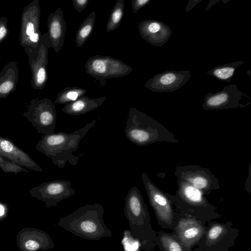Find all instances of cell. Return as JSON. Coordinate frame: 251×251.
<instances>
[{
	"mask_svg": "<svg viewBox=\"0 0 251 251\" xmlns=\"http://www.w3.org/2000/svg\"><path fill=\"white\" fill-rule=\"evenodd\" d=\"M104 207L98 202L78 207L61 218L58 225L74 235L89 240H99L113 236L103 218Z\"/></svg>",
	"mask_w": 251,
	"mask_h": 251,
	"instance_id": "1",
	"label": "cell"
},
{
	"mask_svg": "<svg viewBox=\"0 0 251 251\" xmlns=\"http://www.w3.org/2000/svg\"><path fill=\"white\" fill-rule=\"evenodd\" d=\"M93 120L83 127L70 133L59 131L50 134L43 135L35 149L50 157L53 164L60 168L66 166V163L76 165L79 158L75 156L82 139L96 124Z\"/></svg>",
	"mask_w": 251,
	"mask_h": 251,
	"instance_id": "2",
	"label": "cell"
},
{
	"mask_svg": "<svg viewBox=\"0 0 251 251\" xmlns=\"http://www.w3.org/2000/svg\"><path fill=\"white\" fill-rule=\"evenodd\" d=\"M125 202L124 211L132 236L138 241L141 250L151 251L156 247L157 234L151 225L147 206L135 186L128 191Z\"/></svg>",
	"mask_w": 251,
	"mask_h": 251,
	"instance_id": "3",
	"label": "cell"
},
{
	"mask_svg": "<svg viewBox=\"0 0 251 251\" xmlns=\"http://www.w3.org/2000/svg\"><path fill=\"white\" fill-rule=\"evenodd\" d=\"M239 232L231 222H208L204 234L193 251H228L235 244Z\"/></svg>",
	"mask_w": 251,
	"mask_h": 251,
	"instance_id": "4",
	"label": "cell"
},
{
	"mask_svg": "<svg viewBox=\"0 0 251 251\" xmlns=\"http://www.w3.org/2000/svg\"><path fill=\"white\" fill-rule=\"evenodd\" d=\"M23 116L30 122L39 133H54L57 113L53 102L48 98L32 99Z\"/></svg>",
	"mask_w": 251,
	"mask_h": 251,
	"instance_id": "5",
	"label": "cell"
},
{
	"mask_svg": "<svg viewBox=\"0 0 251 251\" xmlns=\"http://www.w3.org/2000/svg\"><path fill=\"white\" fill-rule=\"evenodd\" d=\"M41 10L38 0L24 7L21 18L19 41L24 50H34L39 45Z\"/></svg>",
	"mask_w": 251,
	"mask_h": 251,
	"instance_id": "6",
	"label": "cell"
},
{
	"mask_svg": "<svg viewBox=\"0 0 251 251\" xmlns=\"http://www.w3.org/2000/svg\"><path fill=\"white\" fill-rule=\"evenodd\" d=\"M84 68L87 74L100 80L126 76L133 70L131 66L121 60L100 55L89 58Z\"/></svg>",
	"mask_w": 251,
	"mask_h": 251,
	"instance_id": "7",
	"label": "cell"
},
{
	"mask_svg": "<svg viewBox=\"0 0 251 251\" xmlns=\"http://www.w3.org/2000/svg\"><path fill=\"white\" fill-rule=\"evenodd\" d=\"M50 48L47 32L42 35L38 47L34 50H24L28 58L31 73V87L35 90L43 89L48 79L47 66L49 49Z\"/></svg>",
	"mask_w": 251,
	"mask_h": 251,
	"instance_id": "8",
	"label": "cell"
},
{
	"mask_svg": "<svg viewBox=\"0 0 251 251\" xmlns=\"http://www.w3.org/2000/svg\"><path fill=\"white\" fill-rule=\"evenodd\" d=\"M71 184L65 179L46 181L33 187L29 192L31 197L43 201L46 208H49L56 206L59 202L75 195L76 191L71 187Z\"/></svg>",
	"mask_w": 251,
	"mask_h": 251,
	"instance_id": "9",
	"label": "cell"
},
{
	"mask_svg": "<svg viewBox=\"0 0 251 251\" xmlns=\"http://www.w3.org/2000/svg\"><path fill=\"white\" fill-rule=\"evenodd\" d=\"M205 224L197 219L179 214L173 233L185 251H193L205 230Z\"/></svg>",
	"mask_w": 251,
	"mask_h": 251,
	"instance_id": "10",
	"label": "cell"
},
{
	"mask_svg": "<svg viewBox=\"0 0 251 251\" xmlns=\"http://www.w3.org/2000/svg\"><path fill=\"white\" fill-rule=\"evenodd\" d=\"M191 76L190 71H167L149 79L145 87L153 92H173L185 85Z\"/></svg>",
	"mask_w": 251,
	"mask_h": 251,
	"instance_id": "11",
	"label": "cell"
},
{
	"mask_svg": "<svg viewBox=\"0 0 251 251\" xmlns=\"http://www.w3.org/2000/svg\"><path fill=\"white\" fill-rule=\"evenodd\" d=\"M16 241L21 251H47L55 247L48 233L33 227L21 229L17 234Z\"/></svg>",
	"mask_w": 251,
	"mask_h": 251,
	"instance_id": "12",
	"label": "cell"
},
{
	"mask_svg": "<svg viewBox=\"0 0 251 251\" xmlns=\"http://www.w3.org/2000/svg\"><path fill=\"white\" fill-rule=\"evenodd\" d=\"M145 185L148 186L150 202L159 225L163 228L170 229L173 232L179 217V213L174 210L165 197L153 191L145 183Z\"/></svg>",
	"mask_w": 251,
	"mask_h": 251,
	"instance_id": "13",
	"label": "cell"
},
{
	"mask_svg": "<svg viewBox=\"0 0 251 251\" xmlns=\"http://www.w3.org/2000/svg\"><path fill=\"white\" fill-rule=\"evenodd\" d=\"M138 28L141 37L155 47L164 45L172 33L168 25L157 20H144L138 24Z\"/></svg>",
	"mask_w": 251,
	"mask_h": 251,
	"instance_id": "14",
	"label": "cell"
},
{
	"mask_svg": "<svg viewBox=\"0 0 251 251\" xmlns=\"http://www.w3.org/2000/svg\"><path fill=\"white\" fill-rule=\"evenodd\" d=\"M0 155L22 167L42 172V168L24 151L8 138L0 135Z\"/></svg>",
	"mask_w": 251,
	"mask_h": 251,
	"instance_id": "15",
	"label": "cell"
},
{
	"mask_svg": "<svg viewBox=\"0 0 251 251\" xmlns=\"http://www.w3.org/2000/svg\"><path fill=\"white\" fill-rule=\"evenodd\" d=\"M48 35L50 48L58 53L62 48L66 37V25L63 11L58 8L51 12L47 21Z\"/></svg>",
	"mask_w": 251,
	"mask_h": 251,
	"instance_id": "16",
	"label": "cell"
},
{
	"mask_svg": "<svg viewBox=\"0 0 251 251\" xmlns=\"http://www.w3.org/2000/svg\"><path fill=\"white\" fill-rule=\"evenodd\" d=\"M244 95H246L239 90L236 85L230 84L216 93H208L205 97L204 104L210 108L220 107L230 102H236Z\"/></svg>",
	"mask_w": 251,
	"mask_h": 251,
	"instance_id": "17",
	"label": "cell"
},
{
	"mask_svg": "<svg viewBox=\"0 0 251 251\" xmlns=\"http://www.w3.org/2000/svg\"><path fill=\"white\" fill-rule=\"evenodd\" d=\"M106 97L91 98L83 96L76 100L65 104L61 111L70 116H76L91 112L101 106Z\"/></svg>",
	"mask_w": 251,
	"mask_h": 251,
	"instance_id": "18",
	"label": "cell"
},
{
	"mask_svg": "<svg viewBox=\"0 0 251 251\" xmlns=\"http://www.w3.org/2000/svg\"><path fill=\"white\" fill-rule=\"evenodd\" d=\"M19 79V69L16 61H10L0 72V99L6 98L15 91Z\"/></svg>",
	"mask_w": 251,
	"mask_h": 251,
	"instance_id": "19",
	"label": "cell"
},
{
	"mask_svg": "<svg viewBox=\"0 0 251 251\" xmlns=\"http://www.w3.org/2000/svg\"><path fill=\"white\" fill-rule=\"evenodd\" d=\"M156 234V246L161 251H185L174 233L159 230Z\"/></svg>",
	"mask_w": 251,
	"mask_h": 251,
	"instance_id": "20",
	"label": "cell"
},
{
	"mask_svg": "<svg viewBox=\"0 0 251 251\" xmlns=\"http://www.w3.org/2000/svg\"><path fill=\"white\" fill-rule=\"evenodd\" d=\"M96 13L92 12L83 21L78 28L75 38L78 48L81 47L87 40L94 29L96 22Z\"/></svg>",
	"mask_w": 251,
	"mask_h": 251,
	"instance_id": "21",
	"label": "cell"
},
{
	"mask_svg": "<svg viewBox=\"0 0 251 251\" xmlns=\"http://www.w3.org/2000/svg\"><path fill=\"white\" fill-rule=\"evenodd\" d=\"M244 63L241 61L218 66L209 70L207 74L218 80L230 82L236 69Z\"/></svg>",
	"mask_w": 251,
	"mask_h": 251,
	"instance_id": "22",
	"label": "cell"
},
{
	"mask_svg": "<svg viewBox=\"0 0 251 251\" xmlns=\"http://www.w3.org/2000/svg\"><path fill=\"white\" fill-rule=\"evenodd\" d=\"M86 92V90L81 87H67L58 93L53 103L54 104H66L76 100Z\"/></svg>",
	"mask_w": 251,
	"mask_h": 251,
	"instance_id": "23",
	"label": "cell"
},
{
	"mask_svg": "<svg viewBox=\"0 0 251 251\" xmlns=\"http://www.w3.org/2000/svg\"><path fill=\"white\" fill-rule=\"evenodd\" d=\"M124 0H118L110 14L106 25V31L110 32L115 30L120 25L124 14Z\"/></svg>",
	"mask_w": 251,
	"mask_h": 251,
	"instance_id": "24",
	"label": "cell"
},
{
	"mask_svg": "<svg viewBox=\"0 0 251 251\" xmlns=\"http://www.w3.org/2000/svg\"><path fill=\"white\" fill-rule=\"evenodd\" d=\"M5 158V157L0 155V168L4 173H14L17 174L23 172H29L23 167L12 161H8Z\"/></svg>",
	"mask_w": 251,
	"mask_h": 251,
	"instance_id": "25",
	"label": "cell"
},
{
	"mask_svg": "<svg viewBox=\"0 0 251 251\" xmlns=\"http://www.w3.org/2000/svg\"><path fill=\"white\" fill-rule=\"evenodd\" d=\"M184 195L188 202L192 204H201L202 199L201 192L194 186H187L184 191Z\"/></svg>",
	"mask_w": 251,
	"mask_h": 251,
	"instance_id": "26",
	"label": "cell"
},
{
	"mask_svg": "<svg viewBox=\"0 0 251 251\" xmlns=\"http://www.w3.org/2000/svg\"><path fill=\"white\" fill-rule=\"evenodd\" d=\"M9 34L8 19L6 17L0 18V44L6 38Z\"/></svg>",
	"mask_w": 251,
	"mask_h": 251,
	"instance_id": "27",
	"label": "cell"
},
{
	"mask_svg": "<svg viewBox=\"0 0 251 251\" xmlns=\"http://www.w3.org/2000/svg\"><path fill=\"white\" fill-rule=\"evenodd\" d=\"M72 2L74 9L80 13L87 6L89 0H72Z\"/></svg>",
	"mask_w": 251,
	"mask_h": 251,
	"instance_id": "28",
	"label": "cell"
},
{
	"mask_svg": "<svg viewBox=\"0 0 251 251\" xmlns=\"http://www.w3.org/2000/svg\"><path fill=\"white\" fill-rule=\"evenodd\" d=\"M190 181L193 184L194 187L197 189H202L205 188L207 185V180L201 177H196L190 179Z\"/></svg>",
	"mask_w": 251,
	"mask_h": 251,
	"instance_id": "29",
	"label": "cell"
},
{
	"mask_svg": "<svg viewBox=\"0 0 251 251\" xmlns=\"http://www.w3.org/2000/svg\"><path fill=\"white\" fill-rule=\"evenodd\" d=\"M150 1L151 0H132L131 6L133 13L137 12Z\"/></svg>",
	"mask_w": 251,
	"mask_h": 251,
	"instance_id": "30",
	"label": "cell"
},
{
	"mask_svg": "<svg viewBox=\"0 0 251 251\" xmlns=\"http://www.w3.org/2000/svg\"><path fill=\"white\" fill-rule=\"evenodd\" d=\"M9 207L7 204L0 201V222L7 217Z\"/></svg>",
	"mask_w": 251,
	"mask_h": 251,
	"instance_id": "31",
	"label": "cell"
}]
</instances>
